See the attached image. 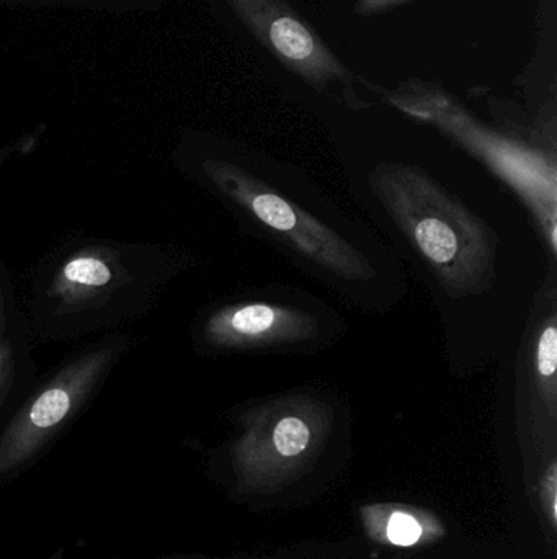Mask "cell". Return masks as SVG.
<instances>
[{"label":"cell","instance_id":"5","mask_svg":"<svg viewBox=\"0 0 557 559\" xmlns=\"http://www.w3.org/2000/svg\"><path fill=\"white\" fill-rule=\"evenodd\" d=\"M120 342H105L69 361L46 381L0 436V478L22 468L74 416L107 377Z\"/></svg>","mask_w":557,"mask_h":559},{"label":"cell","instance_id":"10","mask_svg":"<svg viewBox=\"0 0 557 559\" xmlns=\"http://www.w3.org/2000/svg\"><path fill=\"white\" fill-rule=\"evenodd\" d=\"M414 2H419V0H356L353 13L362 19H373V16L386 15V13L395 12V10Z\"/></svg>","mask_w":557,"mask_h":559},{"label":"cell","instance_id":"12","mask_svg":"<svg viewBox=\"0 0 557 559\" xmlns=\"http://www.w3.org/2000/svg\"><path fill=\"white\" fill-rule=\"evenodd\" d=\"M5 331V302H3L2 288H0V332Z\"/></svg>","mask_w":557,"mask_h":559},{"label":"cell","instance_id":"11","mask_svg":"<svg viewBox=\"0 0 557 559\" xmlns=\"http://www.w3.org/2000/svg\"><path fill=\"white\" fill-rule=\"evenodd\" d=\"M13 380V352L9 342H0V404L5 400Z\"/></svg>","mask_w":557,"mask_h":559},{"label":"cell","instance_id":"8","mask_svg":"<svg viewBox=\"0 0 557 559\" xmlns=\"http://www.w3.org/2000/svg\"><path fill=\"white\" fill-rule=\"evenodd\" d=\"M366 537L382 547L425 548L447 537L441 519L428 509L399 502H376L360 508Z\"/></svg>","mask_w":557,"mask_h":559},{"label":"cell","instance_id":"9","mask_svg":"<svg viewBox=\"0 0 557 559\" xmlns=\"http://www.w3.org/2000/svg\"><path fill=\"white\" fill-rule=\"evenodd\" d=\"M540 502H542L543 514L546 522L552 525L553 531L557 528V463L549 460L548 466L543 473L540 481Z\"/></svg>","mask_w":557,"mask_h":559},{"label":"cell","instance_id":"7","mask_svg":"<svg viewBox=\"0 0 557 559\" xmlns=\"http://www.w3.org/2000/svg\"><path fill=\"white\" fill-rule=\"evenodd\" d=\"M123 269L120 259L107 248H85L75 252L59 269L49 295L62 311L90 306L120 283Z\"/></svg>","mask_w":557,"mask_h":559},{"label":"cell","instance_id":"6","mask_svg":"<svg viewBox=\"0 0 557 559\" xmlns=\"http://www.w3.org/2000/svg\"><path fill=\"white\" fill-rule=\"evenodd\" d=\"M336 318L317 306L254 298L215 309L203 322L205 345L218 352H298L336 337Z\"/></svg>","mask_w":557,"mask_h":559},{"label":"cell","instance_id":"2","mask_svg":"<svg viewBox=\"0 0 557 559\" xmlns=\"http://www.w3.org/2000/svg\"><path fill=\"white\" fill-rule=\"evenodd\" d=\"M378 186L396 225L445 286L467 292L487 278L493 235L463 203L409 167L389 166Z\"/></svg>","mask_w":557,"mask_h":559},{"label":"cell","instance_id":"13","mask_svg":"<svg viewBox=\"0 0 557 559\" xmlns=\"http://www.w3.org/2000/svg\"><path fill=\"white\" fill-rule=\"evenodd\" d=\"M59 557H61V554L55 555V557L49 558V559H59Z\"/></svg>","mask_w":557,"mask_h":559},{"label":"cell","instance_id":"3","mask_svg":"<svg viewBox=\"0 0 557 559\" xmlns=\"http://www.w3.org/2000/svg\"><path fill=\"white\" fill-rule=\"evenodd\" d=\"M334 419V407L313 396L277 397L251 409L232 445L239 489L274 495L306 475L329 440Z\"/></svg>","mask_w":557,"mask_h":559},{"label":"cell","instance_id":"1","mask_svg":"<svg viewBox=\"0 0 557 559\" xmlns=\"http://www.w3.org/2000/svg\"><path fill=\"white\" fill-rule=\"evenodd\" d=\"M203 174L258 235L349 292L347 295H372L375 283L386 280L375 254L362 248V239L353 238L349 225H337L336 216L317 212V202L296 197L270 169L206 159Z\"/></svg>","mask_w":557,"mask_h":559},{"label":"cell","instance_id":"4","mask_svg":"<svg viewBox=\"0 0 557 559\" xmlns=\"http://www.w3.org/2000/svg\"><path fill=\"white\" fill-rule=\"evenodd\" d=\"M245 29L304 84L334 92L350 108L365 107L356 75L288 0H226Z\"/></svg>","mask_w":557,"mask_h":559}]
</instances>
